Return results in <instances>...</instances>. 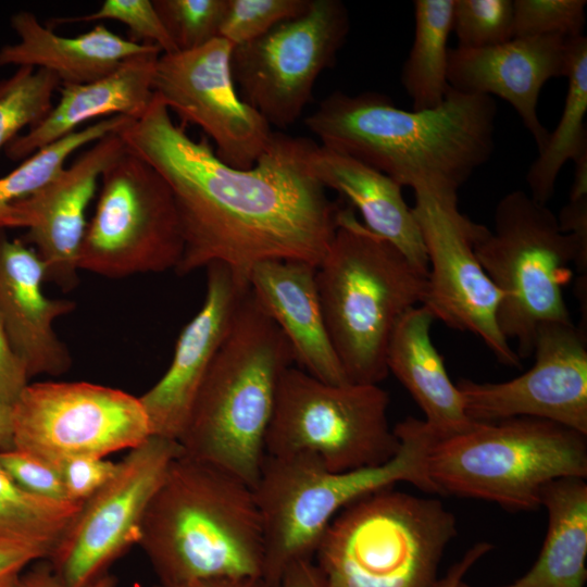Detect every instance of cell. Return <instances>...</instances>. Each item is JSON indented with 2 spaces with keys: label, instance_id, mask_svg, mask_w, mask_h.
<instances>
[{
  "label": "cell",
  "instance_id": "cell-1",
  "mask_svg": "<svg viewBox=\"0 0 587 587\" xmlns=\"http://www.w3.org/2000/svg\"><path fill=\"white\" fill-rule=\"evenodd\" d=\"M117 133L172 190L184 238L178 275L222 263L248 282L260 262L316 266L326 253L341 207L309 167L312 141L274 133L255 164L238 170L216 157L205 136L189 137L155 95Z\"/></svg>",
  "mask_w": 587,
  "mask_h": 587
},
{
  "label": "cell",
  "instance_id": "cell-2",
  "mask_svg": "<svg viewBox=\"0 0 587 587\" xmlns=\"http://www.w3.org/2000/svg\"><path fill=\"white\" fill-rule=\"evenodd\" d=\"M494 97L450 87L428 110L407 111L378 92L335 91L305 118L323 147L389 176L401 187L458 199V190L495 149Z\"/></svg>",
  "mask_w": 587,
  "mask_h": 587
},
{
  "label": "cell",
  "instance_id": "cell-3",
  "mask_svg": "<svg viewBox=\"0 0 587 587\" xmlns=\"http://www.w3.org/2000/svg\"><path fill=\"white\" fill-rule=\"evenodd\" d=\"M137 545L161 584L263 577L264 536L253 488L183 453L152 498Z\"/></svg>",
  "mask_w": 587,
  "mask_h": 587
},
{
  "label": "cell",
  "instance_id": "cell-4",
  "mask_svg": "<svg viewBox=\"0 0 587 587\" xmlns=\"http://www.w3.org/2000/svg\"><path fill=\"white\" fill-rule=\"evenodd\" d=\"M291 365L288 341L249 289L195 397L177 440L182 453L253 488L278 383Z\"/></svg>",
  "mask_w": 587,
  "mask_h": 587
},
{
  "label": "cell",
  "instance_id": "cell-5",
  "mask_svg": "<svg viewBox=\"0 0 587 587\" xmlns=\"http://www.w3.org/2000/svg\"><path fill=\"white\" fill-rule=\"evenodd\" d=\"M429 272L341 207L332 242L316 265L326 329L348 382L379 384L386 352L400 319L423 304Z\"/></svg>",
  "mask_w": 587,
  "mask_h": 587
},
{
  "label": "cell",
  "instance_id": "cell-6",
  "mask_svg": "<svg viewBox=\"0 0 587 587\" xmlns=\"http://www.w3.org/2000/svg\"><path fill=\"white\" fill-rule=\"evenodd\" d=\"M394 430L400 448L376 466L334 472L309 454L265 455L253 491L264 536L262 578L270 587H279L291 564L313 560L329 523L357 499L400 482L435 494L425 469L433 432L412 416Z\"/></svg>",
  "mask_w": 587,
  "mask_h": 587
},
{
  "label": "cell",
  "instance_id": "cell-7",
  "mask_svg": "<svg viewBox=\"0 0 587 587\" xmlns=\"http://www.w3.org/2000/svg\"><path fill=\"white\" fill-rule=\"evenodd\" d=\"M584 434L534 417L475 422L435 435L425 458L435 494L482 499L512 511L541 507L549 483L587 477Z\"/></svg>",
  "mask_w": 587,
  "mask_h": 587
},
{
  "label": "cell",
  "instance_id": "cell-8",
  "mask_svg": "<svg viewBox=\"0 0 587 587\" xmlns=\"http://www.w3.org/2000/svg\"><path fill=\"white\" fill-rule=\"evenodd\" d=\"M455 535L440 500L388 487L338 512L313 561L327 587H433Z\"/></svg>",
  "mask_w": 587,
  "mask_h": 587
},
{
  "label": "cell",
  "instance_id": "cell-9",
  "mask_svg": "<svg viewBox=\"0 0 587 587\" xmlns=\"http://www.w3.org/2000/svg\"><path fill=\"white\" fill-rule=\"evenodd\" d=\"M473 248L500 292L497 323L501 334L517 342L521 360L528 358L541 325L572 321L562 287L572 277V263L586 271L587 246L560 228L547 204L514 190L499 200L492 228L483 226Z\"/></svg>",
  "mask_w": 587,
  "mask_h": 587
},
{
  "label": "cell",
  "instance_id": "cell-10",
  "mask_svg": "<svg viewBox=\"0 0 587 587\" xmlns=\"http://www.w3.org/2000/svg\"><path fill=\"white\" fill-rule=\"evenodd\" d=\"M377 384H329L298 366L280 376L265 455L309 454L334 472L380 465L399 450Z\"/></svg>",
  "mask_w": 587,
  "mask_h": 587
},
{
  "label": "cell",
  "instance_id": "cell-11",
  "mask_svg": "<svg viewBox=\"0 0 587 587\" xmlns=\"http://www.w3.org/2000/svg\"><path fill=\"white\" fill-rule=\"evenodd\" d=\"M100 180L79 271L117 279L175 270L184 238L172 190L161 174L126 149Z\"/></svg>",
  "mask_w": 587,
  "mask_h": 587
},
{
  "label": "cell",
  "instance_id": "cell-12",
  "mask_svg": "<svg viewBox=\"0 0 587 587\" xmlns=\"http://www.w3.org/2000/svg\"><path fill=\"white\" fill-rule=\"evenodd\" d=\"M11 408L14 450L54 467L73 457L130 450L151 436L139 397L103 385L28 383Z\"/></svg>",
  "mask_w": 587,
  "mask_h": 587
},
{
  "label": "cell",
  "instance_id": "cell-13",
  "mask_svg": "<svg viewBox=\"0 0 587 587\" xmlns=\"http://www.w3.org/2000/svg\"><path fill=\"white\" fill-rule=\"evenodd\" d=\"M349 26L341 1L310 0L300 16L233 47L230 68L238 95L270 125L294 124L320 74L334 64Z\"/></svg>",
  "mask_w": 587,
  "mask_h": 587
},
{
  "label": "cell",
  "instance_id": "cell-14",
  "mask_svg": "<svg viewBox=\"0 0 587 587\" xmlns=\"http://www.w3.org/2000/svg\"><path fill=\"white\" fill-rule=\"evenodd\" d=\"M177 440L151 435L128 450L115 474L73 519L46 560L70 586L109 572V566L138 542L143 516L173 460Z\"/></svg>",
  "mask_w": 587,
  "mask_h": 587
},
{
  "label": "cell",
  "instance_id": "cell-15",
  "mask_svg": "<svg viewBox=\"0 0 587 587\" xmlns=\"http://www.w3.org/2000/svg\"><path fill=\"white\" fill-rule=\"evenodd\" d=\"M414 191L412 207L428 260V291L422 305L448 327L479 337L496 359L520 367L521 359L497 323L500 292L475 255L473 243L484 225L458 208V199Z\"/></svg>",
  "mask_w": 587,
  "mask_h": 587
},
{
  "label": "cell",
  "instance_id": "cell-16",
  "mask_svg": "<svg viewBox=\"0 0 587 587\" xmlns=\"http://www.w3.org/2000/svg\"><path fill=\"white\" fill-rule=\"evenodd\" d=\"M233 46L217 37L190 51L161 53L152 89L168 111L199 126L227 165L251 168L274 132L238 95L230 68Z\"/></svg>",
  "mask_w": 587,
  "mask_h": 587
},
{
  "label": "cell",
  "instance_id": "cell-17",
  "mask_svg": "<svg viewBox=\"0 0 587 587\" xmlns=\"http://www.w3.org/2000/svg\"><path fill=\"white\" fill-rule=\"evenodd\" d=\"M535 363L502 383L459 379L467 417L495 422L512 417L550 421L587 435V340L571 322L541 325L536 334Z\"/></svg>",
  "mask_w": 587,
  "mask_h": 587
},
{
  "label": "cell",
  "instance_id": "cell-18",
  "mask_svg": "<svg viewBox=\"0 0 587 587\" xmlns=\"http://www.w3.org/2000/svg\"><path fill=\"white\" fill-rule=\"evenodd\" d=\"M117 132L93 142L39 190L13 204L18 227L27 229L22 240L41 260L46 283L65 292L79 282L87 208L105 168L126 150Z\"/></svg>",
  "mask_w": 587,
  "mask_h": 587
},
{
  "label": "cell",
  "instance_id": "cell-19",
  "mask_svg": "<svg viewBox=\"0 0 587 587\" xmlns=\"http://www.w3.org/2000/svg\"><path fill=\"white\" fill-rule=\"evenodd\" d=\"M207 288L198 313L182 329L164 375L139 400L151 435L178 440L195 397L249 290L227 265L207 267Z\"/></svg>",
  "mask_w": 587,
  "mask_h": 587
},
{
  "label": "cell",
  "instance_id": "cell-20",
  "mask_svg": "<svg viewBox=\"0 0 587 587\" xmlns=\"http://www.w3.org/2000/svg\"><path fill=\"white\" fill-rule=\"evenodd\" d=\"M569 41L563 36L546 35L514 37L485 48L457 46L448 53L449 86L509 102L540 152L549 132L537 114L539 95L549 79L565 76Z\"/></svg>",
  "mask_w": 587,
  "mask_h": 587
},
{
  "label": "cell",
  "instance_id": "cell-21",
  "mask_svg": "<svg viewBox=\"0 0 587 587\" xmlns=\"http://www.w3.org/2000/svg\"><path fill=\"white\" fill-rule=\"evenodd\" d=\"M43 283L45 267L34 248L0 230V319L29 379L60 376L73 363L53 323L73 312L75 302L47 297Z\"/></svg>",
  "mask_w": 587,
  "mask_h": 587
},
{
  "label": "cell",
  "instance_id": "cell-22",
  "mask_svg": "<svg viewBox=\"0 0 587 587\" xmlns=\"http://www.w3.org/2000/svg\"><path fill=\"white\" fill-rule=\"evenodd\" d=\"M316 266L300 261L268 260L255 264L248 284L292 352L294 363L329 383L348 379L332 346L316 287Z\"/></svg>",
  "mask_w": 587,
  "mask_h": 587
},
{
  "label": "cell",
  "instance_id": "cell-23",
  "mask_svg": "<svg viewBox=\"0 0 587 587\" xmlns=\"http://www.w3.org/2000/svg\"><path fill=\"white\" fill-rule=\"evenodd\" d=\"M161 53L154 50L133 57L89 83L61 85L57 104L40 123L4 148L7 157L23 161L97 117L122 115L135 120L141 116L154 96L152 79Z\"/></svg>",
  "mask_w": 587,
  "mask_h": 587
},
{
  "label": "cell",
  "instance_id": "cell-24",
  "mask_svg": "<svg viewBox=\"0 0 587 587\" xmlns=\"http://www.w3.org/2000/svg\"><path fill=\"white\" fill-rule=\"evenodd\" d=\"M11 26L18 40L0 48V66L43 68L57 75L61 85L96 80L133 57L161 51L158 46L118 36L100 23L75 37L60 36L24 10L12 15Z\"/></svg>",
  "mask_w": 587,
  "mask_h": 587
},
{
  "label": "cell",
  "instance_id": "cell-25",
  "mask_svg": "<svg viewBox=\"0 0 587 587\" xmlns=\"http://www.w3.org/2000/svg\"><path fill=\"white\" fill-rule=\"evenodd\" d=\"M307 161L327 189L355 208L363 224L399 249L414 265L428 271L420 227L402 195V187L382 172L339 152L311 142Z\"/></svg>",
  "mask_w": 587,
  "mask_h": 587
},
{
  "label": "cell",
  "instance_id": "cell-26",
  "mask_svg": "<svg viewBox=\"0 0 587 587\" xmlns=\"http://www.w3.org/2000/svg\"><path fill=\"white\" fill-rule=\"evenodd\" d=\"M434 321L422 304L409 310L391 334L386 364L388 373L397 377L423 411L424 422L437 437H444L465 429L472 421L432 341Z\"/></svg>",
  "mask_w": 587,
  "mask_h": 587
},
{
  "label": "cell",
  "instance_id": "cell-27",
  "mask_svg": "<svg viewBox=\"0 0 587 587\" xmlns=\"http://www.w3.org/2000/svg\"><path fill=\"white\" fill-rule=\"evenodd\" d=\"M548 512L542 548L532 569L513 583L497 587H585L587 580V483L580 477L555 479L542 489ZM459 587H474L462 582Z\"/></svg>",
  "mask_w": 587,
  "mask_h": 587
},
{
  "label": "cell",
  "instance_id": "cell-28",
  "mask_svg": "<svg viewBox=\"0 0 587 587\" xmlns=\"http://www.w3.org/2000/svg\"><path fill=\"white\" fill-rule=\"evenodd\" d=\"M567 93L561 118L526 174L529 195L547 204L552 198L562 166L587 154V38H570Z\"/></svg>",
  "mask_w": 587,
  "mask_h": 587
},
{
  "label": "cell",
  "instance_id": "cell-29",
  "mask_svg": "<svg viewBox=\"0 0 587 587\" xmlns=\"http://www.w3.org/2000/svg\"><path fill=\"white\" fill-rule=\"evenodd\" d=\"M452 14L453 0L414 1V38L401 71V84L412 99V110L438 107L450 89L448 38Z\"/></svg>",
  "mask_w": 587,
  "mask_h": 587
},
{
  "label": "cell",
  "instance_id": "cell-30",
  "mask_svg": "<svg viewBox=\"0 0 587 587\" xmlns=\"http://www.w3.org/2000/svg\"><path fill=\"white\" fill-rule=\"evenodd\" d=\"M80 507L30 494L0 467V536L8 542L33 548L47 560Z\"/></svg>",
  "mask_w": 587,
  "mask_h": 587
},
{
  "label": "cell",
  "instance_id": "cell-31",
  "mask_svg": "<svg viewBox=\"0 0 587 587\" xmlns=\"http://www.w3.org/2000/svg\"><path fill=\"white\" fill-rule=\"evenodd\" d=\"M130 118L115 115L59 139L30 154L0 177V230L18 227L13 204L39 190L65 167L66 160L82 147L120 130Z\"/></svg>",
  "mask_w": 587,
  "mask_h": 587
},
{
  "label": "cell",
  "instance_id": "cell-32",
  "mask_svg": "<svg viewBox=\"0 0 587 587\" xmlns=\"http://www.w3.org/2000/svg\"><path fill=\"white\" fill-rule=\"evenodd\" d=\"M61 82L57 75L30 66L16 67L0 80V150L20 132L40 123L53 107L52 98Z\"/></svg>",
  "mask_w": 587,
  "mask_h": 587
},
{
  "label": "cell",
  "instance_id": "cell-33",
  "mask_svg": "<svg viewBox=\"0 0 587 587\" xmlns=\"http://www.w3.org/2000/svg\"><path fill=\"white\" fill-rule=\"evenodd\" d=\"M177 51H190L220 37L227 0H152Z\"/></svg>",
  "mask_w": 587,
  "mask_h": 587
},
{
  "label": "cell",
  "instance_id": "cell-34",
  "mask_svg": "<svg viewBox=\"0 0 587 587\" xmlns=\"http://www.w3.org/2000/svg\"><path fill=\"white\" fill-rule=\"evenodd\" d=\"M458 47L485 48L513 38L512 0H453Z\"/></svg>",
  "mask_w": 587,
  "mask_h": 587
},
{
  "label": "cell",
  "instance_id": "cell-35",
  "mask_svg": "<svg viewBox=\"0 0 587 587\" xmlns=\"http://www.w3.org/2000/svg\"><path fill=\"white\" fill-rule=\"evenodd\" d=\"M310 0H227L218 36L233 47L251 41L276 25L303 14Z\"/></svg>",
  "mask_w": 587,
  "mask_h": 587
},
{
  "label": "cell",
  "instance_id": "cell-36",
  "mask_svg": "<svg viewBox=\"0 0 587 587\" xmlns=\"http://www.w3.org/2000/svg\"><path fill=\"white\" fill-rule=\"evenodd\" d=\"M586 0H514L513 38L583 35Z\"/></svg>",
  "mask_w": 587,
  "mask_h": 587
},
{
  "label": "cell",
  "instance_id": "cell-37",
  "mask_svg": "<svg viewBox=\"0 0 587 587\" xmlns=\"http://www.w3.org/2000/svg\"><path fill=\"white\" fill-rule=\"evenodd\" d=\"M104 20L124 24L129 30V39L137 43L158 46L162 53L177 51L151 0H104L99 9L92 13L54 18L51 24L55 26Z\"/></svg>",
  "mask_w": 587,
  "mask_h": 587
},
{
  "label": "cell",
  "instance_id": "cell-38",
  "mask_svg": "<svg viewBox=\"0 0 587 587\" xmlns=\"http://www.w3.org/2000/svg\"><path fill=\"white\" fill-rule=\"evenodd\" d=\"M0 467L30 494L68 501L59 471L30 454L18 450L0 451Z\"/></svg>",
  "mask_w": 587,
  "mask_h": 587
},
{
  "label": "cell",
  "instance_id": "cell-39",
  "mask_svg": "<svg viewBox=\"0 0 587 587\" xmlns=\"http://www.w3.org/2000/svg\"><path fill=\"white\" fill-rule=\"evenodd\" d=\"M117 464L105 458L73 457L57 465L68 501L83 504L116 472Z\"/></svg>",
  "mask_w": 587,
  "mask_h": 587
},
{
  "label": "cell",
  "instance_id": "cell-40",
  "mask_svg": "<svg viewBox=\"0 0 587 587\" xmlns=\"http://www.w3.org/2000/svg\"><path fill=\"white\" fill-rule=\"evenodd\" d=\"M28 380L27 373L14 353L0 319V401L12 405Z\"/></svg>",
  "mask_w": 587,
  "mask_h": 587
},
{
  "label": "cell",
  "instance_id": "cell-41",
  "mask_svg": "<svg viewBox=\"0 0 587 587\" xmlns=\"http://www.w3.org/2000/svg\"><path fill=\"white\" fill-rule=\"evenodd\" d=\"M11 587H118L115 576L109 572L80 586H70L63 582L45 560L24 570Z\"/></svg>",
  "mask_w": 587,
  "mask_h": 587
},
{
  "label": "cell",
  "instance_id": "cell-42",
  "mask_svg": "<svg viewBox=\"0 0 587 587\" xmlns=\"http://www.w3.org/2000/svg\"><path fill=\"white\" fill-rule=\"evenodd\" d=\"M38 560L45 558L33 548L0 544V587H11L26 566Z\"/></svg>",
  "mask_w": 587,
  "mask_h": 587
},
{
  "label": "cell",
  "instance_id": "cell-43",
  "mask_svg": "<svg viewBox=\"0 0 587 587\" xmlns=\"http://www.w3.org/2000/svg\"><path fill=\"white\" fill-rule=\"evenodd\" d=\"M557 217L564 233L574 235L587 246V197L570 200Z\"/></svg>",
  "mask_w": 587,
  "mask_h": 587
},
{
  "label": "cell",
  "instance_id": "cell-44",
  "mask_svg": "<svg viewBox=\"0 0 587 587\" xmlns=\"http://www.w3.org/2000/svg\"><path fill=\"white\" fill-rule=\"evenodd\" d=\"M492 548L494 546L486 541L475 544L450 566L444 577L435 582L433 587H459L470 569Z\"/></svg>",
  "mask_w": 587,
  "mask_h": 587
},
{
  "label": "cell",
  "instance_id": "cell-45",
  "mask_svg": "<svg viewBox=\"0 0 587 587\" xmlns=\"http://www.w3.org/2000/svg\"><path fill=\"white\" fill-rule=\"evenodd\" d=\"M279 587H327L313 560L291 564L284 573Z\"/></svg>",
  "mask_w": 587,
  "mask_h": 587
},
{
  "label": "cell",
  "instance_id": "cell-46",
  "mask_svg": "<svg viewBox=\"0 0 587 587\" xmlns=\"http://www.w3.org/2000/svg\"><path fill=\"white\" fill-rule=\"evenodd\" d=\"M154 587H270L263 578H216L180 584H161Z\"/></svg>",
  "mask_w": 587,
  "mask_h": 587
},
{
  "label": "cell",
  "instance_id": "cell-47",
  "mask_svg": "<svg viewBox=\"0 0 587 587\" xmlns=\"http://www.w3.org/2000/svg\"><path fill=\"white\" fill-rule=\"evenodd\" d=\"M12 408L0 401V451L14 450Z\"/></svg>",
  "mask_w": 587,
  "mask_h": 587
},
{
  "label": "cell",
  "instance_id": "cell-48",
  "mask_svg": "<svg viewBox=\"0 0 587 587\" xmlns=\"http://www.w3.org/2000/svg\"><path fill=\"white\" fill-rule=\"evenodd\" d=\"M587 197V154L574 161V177L570 200Z\"/></svg>",
  "mask_w": 587,
  "mask_h": 587
},
{
  "label": "cell",
  "instance_id": "cell-49",
  "mask_svg": "<svg viewBox=\"0 0 587 587\" xmlns=\"http://www.w3.org/2000/svg\"><path fill=\"white\" fill-rule=\"evenodd\" d=\"M0 544H11V542L5 541V540L0 536ZM11 545H15V544H11ZM20 546H21V545H20Z\"/></svg>",
  "mask_w": 587,
  "mask_h": 587
}]
</instances>
